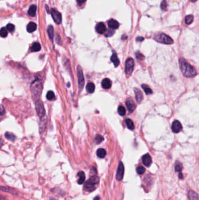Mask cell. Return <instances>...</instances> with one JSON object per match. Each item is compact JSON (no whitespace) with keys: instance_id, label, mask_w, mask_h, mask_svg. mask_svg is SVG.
Instances as JSON below:
<instances>
[{"instance_id":"6da1fadb","label":"cell","mask_w":199,"mask_h":200,"mask_svg":"<svg viewBox=\"0 0 199 200\" xmlns=\"http://www.w3.org/2000/svg\"><path fill=\"white\" fill-rule=\"evenodd\" d=\"M179 66L181 72L184 76L192 78L196 76L197 72L195 68L187 62L183 58H179Z\"/></svg>"},{"instance_id":"7a4b0ae2","label":"cell","mask_w":199,"mask_h":200,"mask_svg":"<svg viewBox=\"0 0 199 200\" xmlns=\"http://www.w3.org/2000/svg\"><path fill=\"white\" fill-rule=\"evenodd\" d=\"M99 183V177L97 175L93 176L87 180L84 184V190L88 192H92L94 191Z\"/></svg>"},{"instance_id":"3957f363","label":"cell","mask_w":199,"mask_h":200,"mask_svg":"<svg viewBox=\"0 0 199 200\" xmlns=\"http://www.w3.org/2000/svg\"><path fill=\"white\" fill-rule=\"evenodd\" d=\"M154 40L159 43L167 45H171L173 43V39L170 37L163 33L155 35L154 37Z\"/></svg>"},{"instance_id":"277c9868","label":"cell","mask_w":199,"mask_h":200,"mask_svg":"<svg viewBox=\"0 0 199 200\" xmlns=\"http://www.w3.org/2000/svg\"><path fill=\"white\" fill-rule=\"evenodd\" d=\"M134 62L132 58H128L125 64V72L127 76H130L134 70Z\"/></svg>"},{"instance_id":"5b68a950","label":"cell","mask_w":199,"mask_h":200,"mask_svg":"<svg viewBox=\"0 0 199 200\" xmlns=\"http://www.w3.org/2000/svg\"><path fill=\"white\" fill-rule=\"evenodd\" d=\"M31 88H32V94L33 95V96L34 97L39 96V94L42 90V85H41L40 81H39L38 80L35 81V82L32 83Z\"/></svg>"},{"instance_id":"8992f818","label":"cell","mask_w":199,"mask_h":200,"mask_svg":"<svg viewBox=\"0 0 199 200\" xmlns=\"http://www.w3.org/2000/svg\"><path fill=\"white\" fill-rule=\"evenodd\" d=\"M77 76H78V86L80 90H82L84 86V77L83 70L80 66L77 67Z\"/></svg>"},{"instance_id":"52a82bcc","label":"cell","mask_w":199,"mask_h":200,"mask_svg":"<svg viewBox=\"0 0 199 200\" xmlns=\"http://www.w3.org/2000/svg\"><path fill=\"white\" fill-rule=\"evenodd\" d=\"M36 109L37 113L40 118L43 119L46 116L45 115V110L44 108V105L42 101L38 100L36 102Z\"/></svg>"},{"instance_id":"ba28073f","label":"cell","mask_w":199,"mask_h":200,"mask_svg":"<svg viewBox=\"0 0 199 200\" xmlns=\"http://www.w3.org/2000/svg\"><path fill=\"white\" fill-rule=\"evenodd\" d=\"M51 14L55 23H56L57 24H60V23H61L62 21V16L61 13H60L59 12L56 10L55 9H52Z\"/></svg>"},{"instance_id":"9c48e42d","label":"cell","mask_w":199,"mask_h":200,"mask_svg":"<svg viewBox=\"0 0 199 200\" xmlns=\"http://www.w3.org/2000/svg\"><path fill=\"white\" fill-rule=\"evenodd\" d=\"M124 165L122 161H120L118 166V170H117V173H116V179L118 181L122 180L124 176Z\"/></svg>"},{"instance_id":"30bf717a","label":"cell","mask_w":199,"mask_h":200,"mask_svg":"<svg viewBox=\"0 0 199 200\" xmlns=\"http://www.w3.org/2000/svg\"><path fill=\"white\" fill-rule=\"evenodd\" d=\"M182 129V126L179 121L175 120L172 125V129L174 133H179Z\"/></svg>"},{"instance_id":"8fae6325","label":"cell","mask_w":199,"mask_h":200,"mask_svg":"<svg viewBox=\"0 0 199 200\" xmlns=\"http://www.w3.org/2000/svg\"><path fill=\"white\" fill-rule=\"evenodd\" d=\"M126 104L128 111H129L130 113L133 112V111L136 109V104L133 101V100L132 98H128L126 101Z\"/></svg>"},{"instance_id":"7c38bea8","label":"cell","mask_w":199,"mask_h":200,"mask_svg":"<svg viewBox=\"0 0 199 200\" xmlns=\"http://www.w3.org/2000/svg\"><path fill=\"white\" fill-rule=\"evenodd\" d=\"M134 91L135 96H136V99L137 102L138 104L141 103V101L143 99V93H142L141 91L139 90L138 88H134Z\"/></svg>"},{"instance_id":"4fadbf2b","label":"cell","mask_w":199,"mask_h":200,"mask_svg":"<svg viewBox=\"0 0 199 200\" xmlns=\"http://www.w3.org/2000/svg\"><path fill=\"white\" fill-rule=\"evenodd\" d=\"M142 161L143 164L147 167H149L152 164V159L149 154L144 155L142 157Z\"/></svg>"},{"instance_id":"5bb4252c","label":"cell","mask_w":199,"mask_h":200,"mask_svg":"<svg viewBox=\"0 0 199 200\" xmlns=\"http://www.w3.org/2000/svg\"><path fill=\"white\" fill-rule=\"evenodd\" d=\"M96 31L99 34L104 33L106 31V28L103 22H100L98 23L96 27Z\"/></svg>"},{"instance_id":"9a60e30c","label":"cell","mask_w":199,"mask_h":200,"mask_svg":"<svg viewBox=\"0 0 199 200\" xmlns=\"http://www.w3.org/2000/svg\"><path fill=\"white\" fill-rule=\"evenodd\" d=\"M108 24L109 27L112 29H118L119 27V22L113 19H112L108 21Z\"/></svg>"},{"instance_id":"2e32d148","label":"cell","mask_w":199,"mask_h":200,"mask_svg":"<svg viewBox=\"0 0 199 200\" xmlns=\"http://www.w3.org/2000/svg\"><path fill=\"white\" fill-rule=\"evenodd\" d=\"M102 86L104 89H109L111 87L112 83L109 78H104L102 81Z\"/></svg>"},{"instance_id":"e0dca14e","label":"cell","mask_w":199,"mask_h":200,"mask_svg":"<svg viewBox=\"0 0 199 200\" xmlns=\"http://www.w3.org/2000/svg\"><path fill=\"white\" fill-rule=\"evenodd\" d=\"M78 183L79 184H83L85 179V173L83 171H80L78 173Z\"/></svg>"},{"instance_id":"ac0fdd59","label":"cell","mask_w":199,"mask_h":200,"mask_svg":"<svg viewBox=\"0 0 199 200\" xmlns=\"http://www.w3.org/2000/svg\"><path fill=\"white\" fill-rule=\"evenodd\" d=\"M37 25L35 23L33 22H30L29 23V24L27 26V31L29 33H32L36 30Z\"/></svg>"},{"instance_id":"d6986e66","label":"cell","mask_w":199,"mask_h":200,"mask_svg":"<svg viewBox=\"0 0 199 200\" xmlns=\"http://www.w3.org/2000/svg\"><path fill=\"white\" fill-rule=\"evenodd\" d=\"M188 198L189 200H199V196L195 191H189L188 192Z\"/></svg>"},{"instance_id":"ffe728a7","label":"cell","mask_w":199,"mask_h":200,"mask_svg":"<svg viewBox=\"0 0 199 200\" xmlns=\"http://www.w3.org/2000/svg\"><path fill=\"white\" fill-rule=\"evenodd\" d=\"M110 60L113 63L115 67H118L119 65L120 61L119 60L118 57V56H117L116 53H114L112 54V56H111V58H110Z\"/></svg>"},{"instance_id":"44dd1931","label":"cell","mask_w":199,"mask_h":200,"mask_svg":"<svg viewBox=\"0 0 199 200\" xmlns=\"http://www.w3.org/2000/svg\"><path fill=\"white\" fill-rule=\"evenodd\" d=\"M1 190L3 191H5V192L9 193L11 194H17V193L15 191V190L13 189V188H11V187L1 186Z\"/></svg>"},{"instance_id":"7402d4cb","label":"cell","mask_w":199,"mask_h":200,"mask_svg":"<svg viewBox=\"0 0 199 200\" xmlns=\"http://www.w3.org/2000/svg\"><path fill=\"white\" fill-rule=\"evenodd\" d=\"M40 49H41V46H40V43L38 42H34V43H33V45L31 46V48H30L31 51L33 52H38Z\"/></svg>"},{"instance_id":"603a6c76","label":"cell","mask_w":199,"mask_h":200,"mask_svg":"<svg viewBox=\"0 0 199 200\" xmlns=\"http://www.w3.org/2000/svg\"><path fill=\"white\" fill-rule=\"evenodd\" d=\"M36 9H37V7L36 5H31L28 11V14L31 17H34L35 14H36Z\"/></svg>"},{"instance_id":"cb8c5ba5","label":"cell","mask_w":199,"mask_h":200,"mask_svg":"<svg viewBox=\"0 0 199 200\" xmlns=\"http://www.w3.org/2000/svg\"><path fill=\"white\" fill-rule=\"evenodd\" d=\"M97 155L99 158H104L106 155V151L104 149H99L97 151Z\"/></svg>"},{"instance_id":"d4e9b609","label":"cell","mask_w":199,"mask_h":200,"mask_svg":"<svg viewBox=\"0 0 199 200\" xmlns=\"http://www.w3.org/2000/svg\"><path fill=\"white\" fill-rule=\"evenodd\" d=\"M125 122H126V125H127V127L128 128V129H130V130H134L135 126H134V123L132 120H130L129 118L126 119Z\"/></svg>"},{"instance_id":"484cf974","label":"cell","mask_w":199,"mask_h":200,"mask_svg":"<svg viewBox=\"0 0 199 200\" xmlns=\"http://www.w3.org/2000/svg\"><path fill=\"white\" fill-rule=\"evenodd\" d=\"M95 89V84L92 83H89L87 85L86 87V90L89 93H92L94 92Z\"/></svg>"},{"instance_id":"4316f807","label":"cell","mask_w":199,"mask_h":200,"mask_svg":"<svg viewBox=\"0 0 199 200\" xmlns=\"http://www.w3.org/2000/svg\"><path fill=\"white\" fill-rule=\"evenodd\" d=\"M182 164L180 162L177 161H176V163H175V170L177 172H181L182 170Z\"/></svg>"},{"instance_id":"83f0119b","label":"cell","mask_w":199,"mask_h":200,"mask_svg":"<svg viewBox=\"0 0 199 200\" xmlns=\"http://www.w3.org/2000/svg\"><path fill=\"white\" fill-rule=\"evenodd\" d=\"M141 87L143 88L145 93L147 95L151 94L153 93V91H152V90L148 86L145 85V84H142Z\"/></svg>"},{"instance_id":"f1b7e54d","label":"cell","mask_w":199,"mask_h":200,"mask_svg":"<svg viewBox=\"0 0 199 200\" xmlns=\"http://www.w3.org/2000/svg\"><path fill=\"white\" fill-rule=\"evenodd\" d=\"M193 19H194L193 17L191 15L186 16L185 18V23L187 25H190L193 22Z\"/></svg>"},{"instance_id":"f546056e","label":"cell","mask_w":199,"mask_h":200,"mask_svg":"<svg viewBox=\"0 0 199 200\" xmlns=\"http://www.w3.org/2000/svg\"><path fill=\"white\" fill-rule=\"evenodd\" d=\"M49 37L50 39H53L54 37V29L52 26H49L48 29Z\"/></svg>"},{"instance_id":"4dcf8cb0","label":"cell","mask_w":199,"mask_h":200,"mask_svg":"<svg viewBox=\"0 0 199 200\" xmlns=\"http://www.w3.org/2000/svg\"><path fill=\"white\" fill-rule=\"evenodd\" d=\"M126 109L122 105H120L118 108V113L121 116H124L126 114Z\"/></svg>"},{"instance_id":"1f68e13d","label":"cell","mask_w":199,"mask_h":200,"mask_svg":"<svg viewBox=\"0 0 199 200\" xmlns=\"http://www.w3.org/2000/svg\"><path fill=\"white\" fill-rule=\"evenodd\" d=\"M5 137L10 140H12V141H14L15 140V136L13 134H11V133H9V132H7L5 134Z\"/></svg>"},{"instance_id":"d6a6232c","label":"cell","mask_w":199,"mask_h":200,"mask_svg":"<svg viewBox=\"0 0 199 200\" xmlns=\"http://www.w3.org/2000/svg\"><path fill=\"white\" fill-rule=\"evenodd\" d=\"M0 35H1V37L3 38H5L8 35V32L7 29L5 28H2L1 31H0Z\"/></svg>"},{"instance_id":"836d02e7","label":"cell","mask_w":199,"mask_h":200,"mask_svg":"<svg viewBox=\"0 0 199 200\" xmlns=\"http://www.w3.org/2000/svg\"><path fill=\"white\" fill-rule=\"evenodd\" d=\"M46 97L49 100H52L54 98V93L52 91H49L47 93Z\"/></svg>"},{"instance_id":"e575fe53","label":"cell","mask_w":199,"mask_h":200,"mask_svg":"<svg viewBox=\"0 0 199 200\" xmlns=\"http://www.w3.org/2000/svg\"><path fill=\"white\" fill-rule=\"evenodd\" d=\"M167 7H168V4L167 1L166 0H163L161 4V8L163 11H166L167 9Z\"/></svg>"},{"instance_id":"d590c367","label":"cell","mask_w":199,"mask_h":200,"mask_svg":"<svg viewBox=\"0 0 199 200\" xmlns=\"http://www.w3.org/2000/svg\"><path fill=\"white\" fill-rule=\"evenodd\" d=\"M136 171L138 174H143L145 171V169L143 166H138L136 169Z\"/></svg>"},{"instance_id":"8d00e7d4","label":"cell","mask_w":199,"mask_h":200,"mask_svg":"<svg viewBox=\"0 0 199 200\" xmlns=\"http://www.w3.org/2000/svg\"><path fill=\"white\" fill-rule=\"evenodd\" d=\"M103 137L102 136H101L100 135H97L96 136V137H95V142H97V144H100L102 142V141L103 140Z\"/></svg>"},{"instance_id":"74e56055","label":"cell","mask_w":199,"mask_h":200,"mask_svg":"<svg viewBox=\"0 0 199 200\" xmlns=\"http://www.w3.org/2000/svg\"><path fill=\"white\" fill-rule=\"evenodd\" d=\"M136 58L139 60H142L144 57V55L143 54H141L139 52H137L136 53Z\"/></svg>"},{"instance_id":"f35d334b","label":"cell","mask_w":199,"mask_h":200,"mask_svg":"<svg viewBox=\"0 0 199 200\" xmlns=\"http://www.w3.org/2000/svg\"><path fill=\"white\" fill-rule=\"evenodd\" d=\"M7 29L11 32H13L15 30V26L11 24V23H9V24H8L7 26Z\"/></svg>"},{"instance_id":"ab89813d","label":"cell","mask_w":199,"mask_h":200,"mask_svg":"<svg viewBox=\"0 0 199 200\" xmlns=\"http://www.w3.org/2000/svg\"><path fill=\"white\" fill-rule=\"evenodd\" d=\"M86 1H87V0H77V3L78 4V5H81L82 4H83Z\"/></svg>"},{"instance_id":"60d3db41","label":"cell","mask_w":199,"mask_h":200,"mask_svg":"<svg viewBox=\"0 0 199 200\" xmlns=\"http://www.w3.org/2000/svg\"><path fill=\"white\" fill-rule=\"evenodd\" d=\"M144 40V38L143 37H137L136 38V41H138V42H142Z\"/></svg>"},{"instance_id":"b9f144b4","label":"cell","mask_w":199,"mask_h":200,"mask_svg":"<svg viewBox=\"0 0 199 200\" xmlns=\"http://www.w3.org/2000/svg\"><path fill=\"white\" fill-rule=\"evenodd\" d=\"M179 179H183V175L182 172L179 173Z\"/></svg>"},{"instance_id":"7bdbcfd3","label":"cell","mask_w":199,"mask_h":200,"mask_svg":"<svg viewBox=\"0 0 199 200\" xmlns=\"http://www.w3.org/2000/svg\"><path fill=\"white\" fill-rule=\"evenodd\" d=\"M100 199V197L99 196H97L94 198V199H93V200H99Z\"/></svg>"},{"instance_id":"ee69618b","label":"cell","mask_w":199,"mask_h":200,"mask_svg":"<svg viewBox=\"0 0 199 200\" xmlns=\"http://www.w3.org/2000/svg\"><path fill=\"white\" fill-rule=\"evenodd\" d=\"M190 1L191 2H192V3H194V2L197 1V0H190Z\"/></svg>"}]
</instances>
